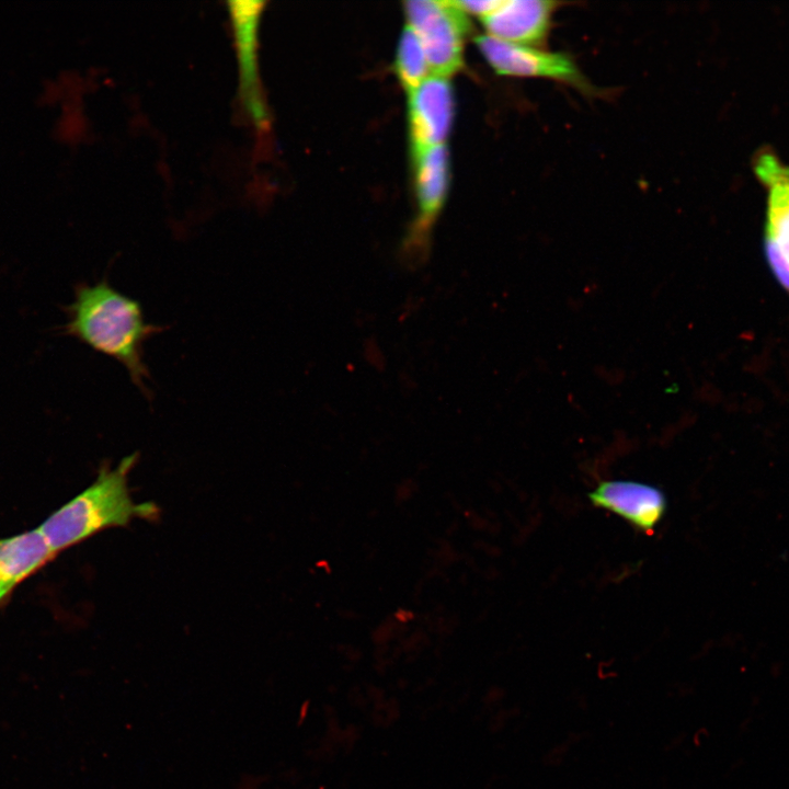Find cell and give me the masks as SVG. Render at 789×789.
Segmentation results:
<instances>
[{
    "mask_svg": "<svg viewBox=\"0 0 789 789\" xmlns=\"http://www.w3.org/2000/svg\"><path fill=\"white\" fill-rule=\"evenodd\" d=\"M54 554L39 528L0 539V602Z\"/></svg>",
    "mask_w": 789,
    "mask_h": 789,
    "instance_id": "cell-11",
    "label": "cell"
},
{
    "mask_svg": "<svg viewBox=\"0 0 789 789\" xmlns=\"http://www.w3.org/2000/svg\"><path fill=\"white\" fill-rule=\"evenodd\" d=\"M454 116V95L449 81L439 76L423 80L409 92V124L412 151L442 145Z\"/></svg>",
    "mask_w": 789,
    "mask_h": 789,
    "instance_id": "cell-7",
    "label": "cell"
},
{
    "mask_svg": "<svg viewBox=\"0 0 789 789\" xmlns=\"http://www.w3.org/2000/svg\"><path fill=\"white\" fill-rule=\"evenodd\" d=\"M474 42L500 76L547 79L569 85L587 96L598 95V89L567 53L512 44L488 34L476 37Z\"/></svg>",
    "mask_w": 789,
    "mask_h": 789,
    "instance_id": "cell-4",
    "label": "cell"
},
{
    "mask_svg": "<svg viewBox=\"0 0 789 789\" xmlns=\"http://www.w3.org/2000/svg\"><path fill=\"white\" fill-rule=\"evenodd\" d=\"M455 2L465 13L474 14L482 19L493 12L502 0H462Z\"/></svg>",
    "mask_w": 789,
    "mask_h": 789,
    "instance_id": "cell-13",
    "label": "cell"
},
{
    "mask_svg": "<svg viewBox=\"0 0 789 789\" xmlns=\"http://www.w3.org/2000/svg\"><path fill=\"white\" fill-rule=\"evenodd\" d=\"M395 68L399 80L408 92L425 80L430 70L423 45L418 34L409 25L403 30L400 37Z\"/></svg>",
    "mask_w": 789,
    "mask_h": 789,
    "instance_id": "cell-12",
    "label": "cell"
},
{
    "mask_svg": "<svg viewBox=\"0 0 789 789\" xmlns=\"http://www.w3.org/2000/svg\"><path fill=\"white\" fill-rule=\"evenodd\" d=\"M413 152L415 188L420 217L416 238L427 231L441 210L448 186V152L442 145L422 148Z\"/></svg>",
    "mask_w": 789,
    "mask_h": 789,
    "instance_id": "cell-10",
    "label": "cell"
},
{
    "mask_svg": "<svg viewBox=\"0 0 789 789\" xmlns=\"http://www.w3.org/2000/svg\"><path fill=\"white\" fill-rule=\"evenodd\" d=\"M588 499L594 506L621 516L645 533L656 526L666 511L664 493L653 485L637 481H602L588 493Z\"/></svg>",
    "mask_w": 789,
    "mask_h": 789,
    "instance_id": "cell-9",
    "label": "cell"
},
{
    "mask_svg": "<svg viewBox=\"0 0 789 789\" xmlns=\"http://www.w3.org/2000/svg\"><path fill=\"white\" fill-rule=\"evenodd\" d=\"M138 459L124 457L114 469L102 467L95 481L50 515L39 527L54 553L110 527L128 525L135 518L158 517L151 502L136 503L127 477Z\"/></svg>",
    "mask_w": 789,
    "mask_h": 789,
    "instance_id": "cell-2",
    "label": "cell"
},
{
    "mask_svg": "<svg viewBox=\"0 0 789 789\" xmlns=\"http://www.w3.org/2000/svg\"><path fill=\"white\" fill-rule=\"evenodd\" d=\"M265 1H227V12L233 39L238 98L253 129L264 134L270 127V112L264 96L259 67V28Z\"/></svg>",
    "mask_w": 789,
    "mask_h": 789,
    "instance_id": "cell-3",
    "label": "cell"
},
{
    "mask_svg": "<svg viewBox=\"0 0 789 789\" xmlns=\"http://www.w3.org/2000/svg\"><path fill=\"white\" fill-rule=\"evenodd\" d=\"M410 27L418 34L435 76L455 73L462 67L464 38L470 31L466 13L455 1L404 2Z\"/></svg>",
    "mask_w": 789,
    "mask_h": 789,
    "instance_id": "cell-5",
    "label": "cell"
},
{
    "mask_svg": "<svg viewBox=\"0 0 789 789\" xmlns=\"http://www.w3.org/2000/svg\"><path fill=\"white\" fill-rule=\"evenodd\" d=\"M66 311L65 334L119 362L133 384L151 399L145 382L150 374L144 362V344L167 328L147 323L140 304L113 288L106 279L77 285L75 299Z\"/></svg>",
    "mask_w": 789,
    "mask_h": 789,
    "instance_id": "cell-1",
    "label": "cell"
},
{
    "mask_svg": "<svg viewBox=\"0 0 789 789\" xmlns=\"http://www.w3.org/2000/svg\"><path fill=\"white\" fill-rule=\"evenodd\" d=\"M754 169L767 186L764 249L767 263L789 294V165L769 151H761Z\"/></svg>",
    "mask_w": 789,
    "mask_h": 789,
    "instance_id": "cell-6",
    "label": "cell"
},
{
    "mask_svg": "<svg viewBox=\"0 0 789 789\" xmlns=\"http://www.w3.org/2000/svg\"><path fill=\"white\" fill-rule=\"evenodd\" d=\"M560 2L551 0H502L482 18L488 35L512 44L544 47Z\"/></svg>",
    "mask_w": 789,
    "mask_h": 789,
    "instance_id": "cell-8",
    "label": "cell"
}]
</instances>
